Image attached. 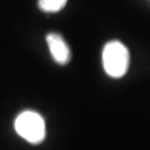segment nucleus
<instances>
[{"mask_svg": "<svg viewBox=\"0 0 150 150\" xmlns=\"http://www.w3.org/2000/svg\"><path fill=\"white\" fill-rule=\"evenodd\" d=\"M50 54L59 64H66L70 60V49L64 38L58 33H49L46 37Z\"/></svg>", "mask_w": 150, "mask_h": 150, "instance_id": "nucleus-3", "label": "nucleus"}, {"mask_svg": "<svg viewBox=\"0 0 150 150\" xmlns=\"http://www.w3.org/2000/svg\"><path fill=\"white\" fill-rule=\"evenodd\" d=\"M67 5V0H39L38 6L45 12H57Z\"/></svg>", "mask_w": 150, "mask_h": 150, "instance_id": "nucleus-4", "label": "nucleus"}, {"mask_svg": "<svg viewBox=\"0 0 150 150\" xmlns=\"http://www.w3.org/2000/svg\"><path fill=\"white\" fill-rule=\"evenodd\" d=\"M129 51L118 40L108 42L102 51V64L105 71L112 78H121L129 68Z\"/></svg>", "mask_w": 150, "mask_h": 150, "instance_id": "nucleus-1", "label": "nucleus"}, {"mask_svg": "<svg viewBox=\"0 0 150 150\" xmlns=\"http://www.w3.org/2000/svg\"><path fill=\"white\" fill-rule=\"evenodd\" d=\"M15 129L21 138L32 145L42 142L46 137V123L39 113L27 110L16 118Z\"/></svg>", "mask_w": 150, "mask_h": 150, "instance_id": "nucleus-2", "label": "nucleus"}]
</instances>
